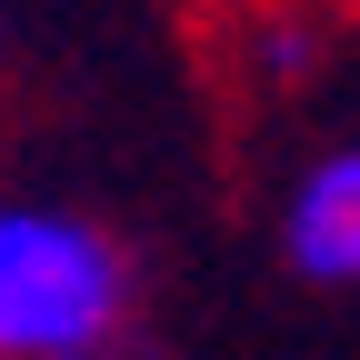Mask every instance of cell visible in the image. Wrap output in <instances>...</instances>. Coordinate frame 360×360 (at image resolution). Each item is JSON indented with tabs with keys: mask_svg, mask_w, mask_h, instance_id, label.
<instances>
[{
	"mask_svg": "<svg viewBox=\"0 0 360 360\" xmlns=\"http://www.w3.org/2000/svg\"><path fill=\"white\" fill-rule=\"evenodd\" d=\"M281 260L310 290H350L360 281V160H350V141H330L321 160L290 170V191H281Z\"/></svg>",
	"mask_w": 360,
	"mask_h": 360,
	"instance_id": "7a4b0ae2",
	"label": "cell"
},
{
	"mask_svg": "<svg viewBox=\"0 0 360 360\" xmlns=\"http://www.w3.org/2000/svg\"><path fill=\"white\" fill-rule=\"evenodd\" d=\"M130 330V260L101 220L0 200V360H110Z\"/></svg>",
	"mask_w": 360,
	"mask_h": 360,
	"instance_id": "6da1fadb",
	"label": "cell"
}]
</instances>
